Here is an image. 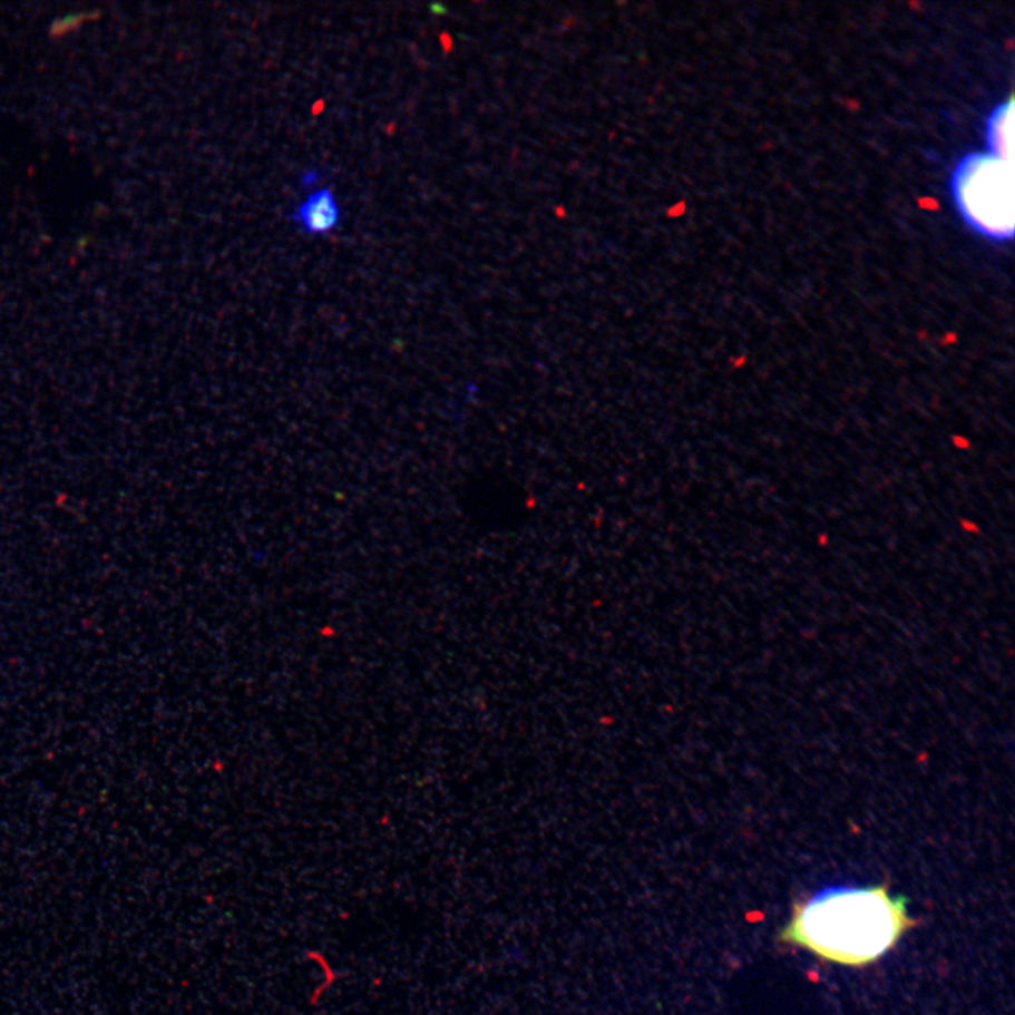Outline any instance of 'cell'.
<instances>
[{
    "label": "cell",
    "instance_id": "2",
    "mask_svg": "<svg viewBox=\"0 0 1015 1015\" xmlns=\"http://www.w3.org/2000/svg\"><path fill=\"white\" fill-rule=\"evenodd\" d=\"M990 183H985L980 172L979 159H970L966 167L958 173V191L962 206L970 221L979 225L983 231L1004 235L1006 228L1012 233L1013 226L1006 221H1013V178L1006 179L1001 158H993Z\"/></svg>",
    "mask_w": 1015,
    "mask_h": 1015
},
{
    "label": "cell",
    "instance_id": "1",
    "mask_svg": "<svg viewBox=\"0 0 1015 1015\" xmlns=\"http://www.w3.org/2000/svg\"><path fill=\"white\" fill-rule=\"evenodd\" d=\"M914 924L907 898L891 896L887 885L832 889L797 902L780 939L839 965L865 966L895 947Z\"/></svg>",
    "mask_w": 1015,
    "mask_h": 1015
},
{
    "label": "cell",
    "instance_id": "3",
    "mask_svg": "<svg viewBox=\"0 0 1015 1015\" xmlns=\"http://www.w3.org/2000/svg\"><path fill=\"white\" fill-rule=\"evenodd\" d=\"M292 221L308 235H328L342 222V207L331 189L321 188L297 206Z\"/></svg>",
    "mask_w": 1015,
    "mask_h": 1015
},
{
    "label": "cell",
    "instance_id": "4",
    "mask_svg": "<svg viewBox=\"0 0 1015 1015\" xmlns=\"http://www.w3.org/2000/svg\"><path fill=\"white\" fill-rule=\"evenodd\" d=\"M318 173H306L304 177H302V185H305V187H311V185L318 183Z\"/></svg>",
    "mask_w": 1015,
    "mask_h": 1015
}]
</instances>
